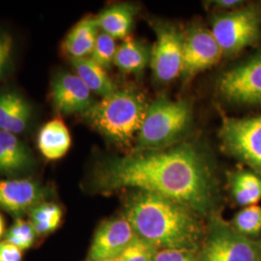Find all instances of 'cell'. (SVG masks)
<instances>
[{"mask_svg": "<svg viewBox=\"0 0 261 261\" xmlns=\"http://www.w3.org/2000/svg\"><path fill=\"white\" fill-rule=\"evenodd\" d=\"M93 185L96 191L106 194L124 189L157 194L200 216L210 214L217 201V184L210 165L191 144L107 159L95 169Z\"/></svg>", "mask_w": 261, "mask_h": 261, "instance_id": "cell-1", "label": "cell"}, {"mask_svg": "<svg viewBox=\"0 0 261 261\" xmlns=\"http://www.w3.org/2000/svg\"><path fill=\"white\" fill-rule=\"evenodd\" d=\"M124 216L137 235L158 250L197 252L205 238L200 215L157 194L137 191L128 199Z\"/></svg>", "mask_w": 261, "mask_h": 261, "instance_id": "cell-2", "label": "cell"}, {"mask_svg": "<svg viewBox=\"0 0 261 261\" xmlns=\"http://www.w3.org/2000/svg\"><path fill=\"white\" fill-rule=\"evenodd\" d=\"M148 103L135 89H116L105 96L84 113L86 120L105 138L129 146L136 140L144 120Z\"/></svg>", "mask_w": 261, "mask_h": 261, "instance_id": "cell-3", "label": "cell"}, {"mask_svg": "<svg viewBox=\"0 0 261 261\" xmlns=\"http://www.w3.org/2000/svg\"><path fill=\"white\" fill-rule=\"evenodd\" d=\"M192 118L186 101L160 98L148 105L136 139L135 151L168 148L186 133Z\"/></svg>", "mask_w": 261, "mask_h": 261, "instance_id": "cell-4", "label": "cell"}, {"mask_svg": "<svg viewBox=\"0 0 261 261\" xmlns=\"http://www.w3.org/2000/svg\"><path fill=\"white\" fill-rule=\"evenodd\" d=\"M199 261H261V245L215 215L206 229Z\"/></svg>", "mask_w": 261, "mask_h": 261, "instance_id": "cell-5", "label": "cell"}, {"mask_svg": "<svg viewBox=\"0 0 261 261\" xmlns=\"http://www.w3.org/2000/svg\"><path fill=\"white\" fill-rule=\"evenodd\" d=\"M259 32L260 18L253 8L217 16L212 21L211 33L225 56L235 55L252 45L259 36Z\"/></svg>", "mask_w": 261, "mask_h": 261, "instance_id": "cell-6", "label": "cell"}, {"mask_svg": "<svg viewBox=\"0 0 261 261\" xmlns=\"http://www.w3.org/2000/svg\"><path fill=\"white\" fill-rule=\"evenodd\" d=\"M220 137L226 152L261 173V115L225 118Z\"/></svg>", "mask_w": 261, "mask_h": 261, "instance_id": "cell-7", "label": "cell"}, {"mask_svg": "<svg viewBox=\"0 0 261 261\" xmlns=\"http://www.w3.org/2000/svg\"><path fill=\"white\" fill-rule=\"evenodd\" d=\"M154 28L157 38L151 51L150 65L158 82L169 83L181 75L185 36L168 23H160Z\"/></svg>", "mask_w": 261, "mask_h": 261, "instance_id": "cell-8", "label": "cell"}, {"mask_svg": "<svg viewBox=\"0 0 261 261\" xmlns=\"http://www.w3.org/2000/svg\"><path fill=\"white\" fill-rule=\"evenodd\" d=\"M218 89L230 102L261 103V55L224 72L219 79Z\"/></svg>", "mask_w": 261, "mask_h": 261, "instance_id": "cell-9", "label": "cell"}, {"mask_svg": "<svg viewBox=\"0 0 261 261\" xmlns=\"http://www.w3.org/2000/svg\"><path fill=\"white\" fill-rule=\"evenodd\" d=\"M137 237L124 215L109 219L100 224L94 234L88 261L114 260Z\"/></svg>", "mask_w": 261, "mask_h": 261, "instance_id": "cell-10", "label": "cell"}, {"mask_svg": "<svg viewBox=\"0 0 261 261\" xmlns=\"http://www.w3.org/2000/svg\"><path fill=\"white\" fill-rule=\"evenodd\" d=\"M222 56L211 31L202 28H192L184 39L181 75L189 80L215 65Z\"/></svg>", "mask_w": 261, "mask_h": 261, "instance_id": "cell-11", "label": "cell"}, {"mask_svg": "<svg viewBox=\"0 0 261 261\" xmlns=\"http://www.w3.org/2000/svg\"><path fill=\"white\" fill-rule=\"evenodd\" d=\"M49 190L30 178L0 179V209L20 216L46 201Z\"/></svg>", "mask_w": 261, "mask_h": 261, "instance_id": "cell-12", "label": "cell"}, {"mask_svg": "<svg viewBox=\"0 0 261 261\" xmlns=\"http://www.w3.org/2000/svg\"><path fill=\"white\" fill-rule=\"evenodd\" d=\"M91 93L84 82L71 73L56 75L50 87L53 107L62 114L85 113L95 103Z\"/></svg>", "mask_w": 261, "mask_h": 261, "instance_id": "cell-13", "label": "cell"}, {"mask_svg": "<svg viewBox=\"0 0 261 261\" xmlns=\"http://www.w3.org/2000/svg\"><path fill=\"white\" fill-rule=\"evenodd\" d=\"M31 150L12 133L0 130V173L17 175L33 168Z\"/></svg>", "mask_w": 261, "mask_h": 261, "instance_id": "cell-14", "label": "cell"}, {"mask_svg": "<svg viewBox=\"0 0 261 261\" xmlns=\"http://www.w3.org/2000/svg\"><path fill=\"white\" fill-rule=\"evenodd\" d=\"M32 108L25 98L15 91L0 92V130L20 134L28 129Z\"/></svg>", "mask_w": 261, "mask_h": 261, "instance_id": "cell-15", "label": "cell"}, {"mask_svg": "<svg viewBox=\"0 0 261 261\" xmlns=\"http://www.w3.org/2000/svg\"><path fill=\"white\" fill-rule=\"evenodd\" d=\"M96 17H86L80 20L67 34L62 49L71 58H84L90 56L99 35Z\"/></svg>", "mask_w": 261, "mask_h": 261, "instance_id": "cell-16", "label": "cell"}, {"mask_svg": "<svg viewBox=\"0 0 261 261\" xmlns=\"http://www.w3.org/2000/svg\"><path fill=\"white\" fill-rule=\"evenodd\" d=\"M38 148L47 160H58L64 157L71 147V135L65 123L60 119H53L46 123L38 135Z\"/></svg>", "mask_w": 261, "mask_h": 261, "instance_id": "cell-17", "label": "cell"}, {"mask_svg": "<svg viewBox=\"0 0 261 261\" xmlns=\"http://www.w3.org/2000/svg\"><path fill=\"white\" fill-rule=\"evenodd\" d=\"M136 12L134 5L122 3L103 10L96 19L103 33L114 39H126L133 28Z\"/></svg>", "mask_w": 261, "mask_h": 261, "instance_id": "cell-18", "label": "cell"}, {"mask_svg": "<svg viewBox=\"0 0 261 261\" xmlns=\"http://www.w3.org/2000/svg\"><path fill=\"white\" fill-rule=\"evenodd\" d=\"M70 62L77 75L91 92L108 96L117 88L102 66L97 64L90 57L71 58Z\"/></svg>", "mask_w": 261, "mask_h": 261, "instance_id": "cell-19", "label": "cell"}, {"mask_svg": "<svg viewBox=\"0 0 261 261\" xmlns=\"http://www.w3.org/2000/svg\"><path fill=\"white\" fill-rule=\"evenodd\" d=\"M151 53L147 47L129 36L117 47L114 64L122 72L140 74L149 63Z\"/></svg>", "mask_w": 261, "mask_h": 261, "instance_id": "cell-20", "label": "cell"}, {"mask_svg": "<svg viewBox=\"0 0 261 261\" xmlns=\"http://www.w3.org/2000/svg\"><path fill=\"white\" fill-rule=\"evenodd\" d=\"M229 185L235 201L240 205H256L261 200V178L251 171L240 170L229 176Z\"/></svg>", "mask_w": 261, "mask_h": 261, "instance_id": "cell-21", "label": "cell"}, {"mask_svg": "<svg viewBox=\"0 0 261 261\" xmlns=\"http://www.w3.org/2000/svg\"><path fill=\"white\" fill-rule=\"evenodd\" d=\"M31 224L38 235H45L55 231L62 219V210L59 206L45 201L35 206L30 212Z\"/></svg>", "mask_w": 261, "mask_h": 261, "instance_id": "cell-22", "label": "cell"}, {"mask_svg": "<svg viewBox=\"0 0 261 261\" xmlns=\"http://www.w3.org/2000/svg\"><path fill=\"white\" fill-rule=\"evenodd\" d=\"M234 229L246 237L256 236L261 232V206H247L235 215Z\"/></svg>", "mask_w": 261, "mask_h": 261, "instance_id": "cell-23", "label": "cell"}, {"mask_svg": "<svg viewBox=\"0 0 261 261\" xmlns=\"http://www.w3.org/2000/svg\"><path fill=\"white\" fill-rule=\"evenodd\" d=\"M116 50L117 47L115 39L107 33L101 32L97 37L90 58L107 70L114 64Z\"/></svg>", "mask_w": 261, "mask_h": 261, "instance_id": "cell-24", "label": "cell"}, {"mask_svg": "<svg viewBox=\"0 0 261 261\" xmlns=\"http://www.w3.org/2000/svg\"><path fill=\"white\" fill-rule=\"evenodd\" d=\"M36 235L31 223L19 219L10 227L5 240L17 246L23 252L33 245Z\"/></svg>", "mask_w": 261, "mask_h": 261, "instance_id": "cell-25", "label": "cell"}, {"mask_svg": "<svg viewBox=\"0 0 261 261\" xmlns=\"http://www.w3.org/2000/svg\"><path fill=\"white\" fill-rule=\"evenodd\" d=\"M157 252L156 247L138 236L112 261H154Z\"/></svg>", "mask_w": 261, "mask_h": 261, "instance_id": "cell-26", "label": "cell"}, {"mask_svg": "<svg viewBox=\"0 0 261 261\" xmlns=\"http://www.w3.org/2000/svg\"><path fill=\"white\" fill-rule=\"evenodd\" d=\"M13 39L7 32L0 31V80L7 74L12 62Z\"/></svg>", "mask_w": 261, "mask_h": 261, "instance_id": "cell-27", "label": "cell"}, {"mask_svg": "<svg viewBox=\"0 0 261 261\" xmlns=\"http://www.w3.org/2000/svg\"><path fill=\"white\" fill-rule=\"evenodd\" d=\"M196 252L187 250H158L154 261H199Z\"/></svg>", "mask_w": 261, "mask_h": 261, "instance_id": "cell-28", "label": "cell"}, {"mask_svg": "<svg viewBox=\"0 0 261 261\" xmlns=\"http://www.w3.org/2000/svg\"><path fill=\"white\" fill-rule=\"evenodd\" d=\"M22 251L6 240L0 242V261H21Z\"/></svg>", "mask_w": 261, "mask_h": 261, "instance_id": "cell-29", "label": "cell"}, {"mask_svg": "<svg viewBox=\"0 0 261 261\" xmlns=\"http://www.w3.org/2000/svg\"><path fill=\"white\" fill-rule=\"evenodd\" d=\"M217 6L219 7H223V8H232L237 5H240L241 1H236V0H220V1H216L215 2Z\"/></svg>", "mask_w": 261, "mask_h": 261, "instance_id": "cell-30", "label": "cell"}, {"mask_svg": "<svg viewBox=\"0 0 261 261\" xmlns=\"http://www.w3.org/2000/svg\"><path fill=\"white\" fill-rule=\"evenodd\" d=\"M4 232H5V221L2 215L0 214V238L3 236Z\"/></svg>", "mask_w": 261, "mask_h": 261, "instance_id": "cell-31", "label": "cell"}]
</instances>
